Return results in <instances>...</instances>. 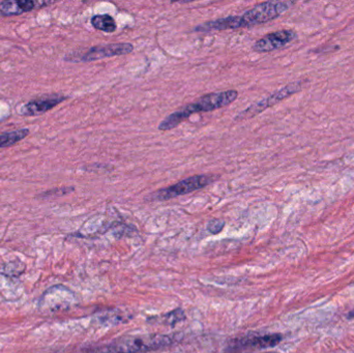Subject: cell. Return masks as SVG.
Listing matches in <instances>:
<instances>
[{
  "mask_svg": "<svg viewBox=\"0 0 354 353\" xmlns=\"http://www.w3.org/2000/svg\"><path fill=\"white\" fill-rule=\"evenodd\" d=\"M295 2L266 1L256 4L241 16H228L216 20L208 21L194 28L197 32H208L212 30L245 28L270 22L286 12Z\"/></svg>",
  "mask_w": 354,
  "mask_h": 353,
  "instance_id": "obj_1",
  "label": "cell"
},
{
  "mask_svg": "<svg viewBox=\"0 0 354 353\" xmlns=\"http://www.w3.org/2000/svg\"><path fill=\"white\" fill-rule=\"evenodd\" d=\"M239 97V91L231 90L221 91V93H208L200 97L195 103L189 104L181 109L177 110L174 113L168 115L161 124H159V130L162 132L174 130L178 126L183 120L189 118L192 114L200 113V112H209L214 110L221 109L232 104Z\"/></svg>",
  "mask_w": 354,
  "mask_h": 353,
  "instance_id": "obj_2",
  "label": "cell"
},
{
  "mask_svg": "<svg viewBox=\"0 0 354 353\" xmlns=\"http://www.w3.org/2000/svg\"><path fill=\"white\" fill-rule=\"evenodd\" d=\"M171 338L164 335L135 336L91 348L85 353H142L155 352L171 345Z\"/></svg>",
  "mask_w": 354,
  "mask_h": 353,
  "instance_id": "obj_3",
  "label": "cell"
},
{
  "mask_svg": "<svg viewBox=\"0 0 354 353\" xmlns=\"http://www.w3.org/2000/svg\"><path fill=\"white\" fill-rule=\"evenodd\" d=\"M216 180H218V176L212 175V174L210 175L209 174H203V175L200 174V175L191 176V178H185L176 184L168 187V188L158 190L157 192L151 194V197L153 200H169V199L183 196V195L205 188Z\"/></svg>",
  "mask_w": 354,
  "mask_h": 353,
  "instance_id": "obj_4",
  "label": "cell"
},
{
  "mask_svg": "<svg viewBox=\"0 0 354 353\" xmlns=\"http://www.w3.org/2000/svg\"><path fill=\"white\" fill-rule=\"evenodd\" d=\"M134 46L129 43L107 44V45L95 46L89 48L84 53L71 54L64 57V60L70 62H91L103 58L115 57V56L127 55L132 53Z\"/></svg>",
  "mask_w": 354,
  "mask_h": 353,
  "instance_id": "obj_5",
  "label": "cell"
},
{
  "mask_svg": "<svg viewBox=\"0 0 354 353\" xmlns=\"http://www.w3.org/2000/svg\"><path fill=\"white\" fill-rule=\"evenodd\" d=\"M301 89V82L291 83V84L286 85L283 88L279 89L276 93L270 95V97H266V99H261V101L256 102V103L252 104L249 108L241 111L236 116L235 120H243L247 118L255 117L257 114L261 113L264 110L268 108L272 107V106L276 105L282 99H286V97H290V95H295V93H299Z\"/></svg>",
  "mask_w": 354,
  "mask_h": 353,
  "instance_id": "obj_6",
  "label": "cell"
},
{
  "mask_svg": "<svg viewBox=\"0 0 354 353\" xmlns=\"http://www.w3.org/2000/svg\"><path fill=\"white\" fill-rule=\"evenodd\" d=\"M297 37V33L291 29H283V30L274 31L264 35L258 39L253 46V50L259 53H268L274 50L284 48L285 46L295 41Z\"/></svg>",
  "mask_w": 354,
  "mask_h": 353,
  "instance_id": "obj_7",
  "label": "cell"
},
{
  "mask_svg": "<svg viewBox=\"0 0 354 353\" xmlns=\"http://www.w3.org/2000/svg\"><path fill=\"white\" fill-rule=\"evenodd\" d=\"M282 341L280 335L258 336L236 340L228 350V353H248L254 350H266L278 345Z\"/></svg>",
  "mask_w": 354,
  "mask_h": 353,
  "instance_id": "obj_8",
  "label": "cell"
},
{
  "mask_svg": "<svg viewBox=\"0 0 354 353\" xmlns=\"http://www.w3.org/2000/svg\"><path fill=\"white\" fill-rule=\"evenodd\" d=\"M66 99H68V97L60 95H45V97H37V99H30V101L20 106L18 113L21 116H25V117L41 115L49 110L53 109L54 107L59 105Z\"/></svg>",
  "mask_w": 354,
  "mask_h": 353,
  "instance_id": "obj_9",
  "label": "cell"
},
{
  "mask_svg": "<svg viewBox=\"0 0 354 353\" xmlns=\"http://www.w3.org/2000/svg\"><path fill=\"white\" fill-rule=\"evenodd\" d=\"M54 3L47 0H6L0 2V17L19 16Z\"/></svg>",
  "mask_w": 354,
  "mask_h": 353,
  "instance_id": "obj_10",
  "label": "cell"
},
{
  "mask_svg": "<svg viewBox=\"0 0 354 353\" xmlns=\"http://www.w3.org/2000/svg\"><path fill=\"white\" fill-rule=\"evenodd\" d=\"M30 134L28 128H20V130L10 131V132L0 134V149H8L17 143L22 141Z\"/></svg>",
  "mask_w": 354,
  "mask_h": 353,
  "instance_id": "obj_11",
  "label": "cell"
},
{
  "mask_svg": "<svg viewBox=\"0 0 354 353\" xmlns=\"http://www.w3.org/2000/svg\"><path fill=\"white\" fill-rule=\"evenodd\" d=\"M91 23L97 30L104 32L112 33L118 29L115 20L110 15H95L91 18Z\"/></svg>",
  "mask_w": 354,
  "mask_h": 353,
  "instance_id": "obj_12",
  "label": "cell"
},
{
  "mask_svg": "<svg viewBox=\"0 0 354 353\" xmlns=\"http://www.w3.org/2000/svg\"><path fill=\"white\" fill-rule=\"evenodd\" d=\"M75 191L74 187H62V188L52 189L39 195V198L48 199L53 198V197L64 196V195L70 194Z\"/></svg>",
  "mask_w": 354,
  "mask_h": 353,
  "instance_id": "obj_13",
  "label": "cell"
},
{
  "mask_svg": "<svg viewBox=\"0 0 354 353\" xmlns=\"http://www.w3.org/2000/svg\"><path fill=\"white\" fill-rule=\"evenodd\" d=\"M25 271V265L19 261H12L4 265L3 274L8 276H19Z\"/></svg>",
  "mask_w": 354,
  "mask_h": 353,
  "instance_id": "obj_14",
  "label": "cell"
},
{
  "mask_svg": "<svg viewBox=\"0 0 354 353\" xmlns=\"http://www.w3.org/2000/svg\"><path fill=\"white\" fill-rule=\"evenodd\" d=\"M185 318V313H183L180 309H178V310H174V312L166 315L165 321L167 325H172V327H174V325H176V323H179V321H183Z\"/></svg>",
  "mask_w": 354,
  "mask_h": 353,
  "instance_id": "obj_15",
  "label": "cell"
},
{
  "mask_svg": "<svg viewBox=\"0 0 354 353\" xmlns=\"http://www.w3.org/2000/svg\"><path fill=\"white\" fill-rule=\"evenodd\" d=\"M224 227L225 222L222 221V220L214 219L208 222L207 224V230L212 234L220 233Z\"/></svg>",
  "mask_w": 354,
  "mask_h": 353,
  "instance_id": "obj_16",
  "label": "cell"
}]
</instances>
